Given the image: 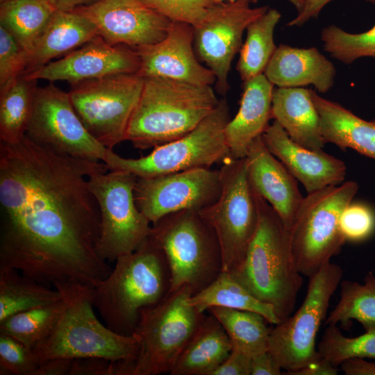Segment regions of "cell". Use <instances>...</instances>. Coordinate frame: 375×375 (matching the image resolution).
<instances>
[{
  "label": "cell",
  "mask_w": 375,
  "mask_h": 375,
  "mask_svg": "<svg viewBox=\"0 0 375 375\" xmlns=\"http://www.w3.org/2000/svg\"><path fill=\"white\" fill-rule=\"evenodd\" d=\"M103 162L58 153L26 135L0 142V267L49 287L76 282L94 287L112 268L96 251L98 203L90 175Z\"/></svg>",
  "instance_id": "6da1fadb"
},
{
  "label": "cell",
  "mask_w": 375,
  "mask_h": 375,
  "mask_svg": "<svg viewBox=\"0 0 375 375\" xmlns=\"http://www.w3.org/2000/svg\"><path fill=\"white\" fill-rule=\"evenodd\" d=\"M171 272L162 250L149 235L134 251L119 257L110 274L92 288V303L116 333H135L142 312L170 292Z\"/></svg>",
  "instance_id": "7a4b0ae2"
},
{
  "label": "cell",
  "mask_w": 375,
  "mask_h": 375,
  "mask_svg": "<svg viewBox=\"0 0 375 375\" xmlns=\"http://www.w3.org/2000/svg\"><path fill=\"white\" fill-rule=\"evenodd\" d=\"M255 195L258 227L242 262L231 274L256 299L272 305L281 322L294 311L302 275L288 231L270 204L256 191Z\"/></svg>",
  "instance_id": "3957f363"
},
{
  "label": "cell",
  "mask_w": 375,
  "mask_h": 375,
  "mask_svg": "<svg viewBox=\"0 0 375 375\" xmlns=\"http://www.w3.org/2000/svg\"><path fill=\"white\" fill-rule=\"evenodd\" d=\"M219 101L211 85L144 77L125 141L145 150L177 140L192 131Z\"/></svg>",
  "instance_id": "277c9868"
},
{
  "label": "cell",
  "mask_w": 375,
  "mask_h": 375,
  "mask_svg": "<svg viewBox=\"0 0 375 375\" xmlns=\"http://www.w3.org/2000/svg\"><path fill=\"white\" fill-rule=\"evenodd\" d=\"M64 307L51 333L33 350L39 363L56 359L100 358L112 362L135 359L140 338L115 333L97 319L92 303V287L76 282L56 283Z\"/></svg>",
  "instance_id": "5b68a950"
},
{
  "label": "cell",
  "mask_w": 375,
  "mask_h": 375,
  "mask_svg": "<svg viewBox=\"0 0 375 375\" xmlns=\"http://www.w3.org/2000/svg\"><path fill=\"white\" fill-rule=\"evenodd\" d=\"M192 289L183 285L144 310L135 333L140 347L135 360L114 362V375L171 373L205 315L190 303Z\"/></svg>",
  "instance_id": "8992f818"
},
{
  "label": "cell",
  "mask_w": 375,
  "mask_h": 375,
  "mask_svg": "<svg viewBox=\"0 0 375 375\" xmlns=\"http://www.w3.org/2000/svg\"><path fill=\"white\" fill-rule=\"evenodd\" d=\"M150 236L167 258L170 292L188 285L194 294L223 272L217 235L199 210H185L163 217L152 224Z\"/></svg>",
  "instance_id": "52a82bcc"
},
{
  "label": "cell",
  "mask_w": 375,
  "mask_h": 375,
  "mask_svg": "<svg viewBox=\"0 0 375 375\" xmlns=\"http://www.w3.org/2000/svg\"><path fill=\"white\" fill-rule=\"evenodd\" d=\"M225 98L192 131L157 146L148 155L124 158L111 150L104 162L108 170H122L137 178H153L196 167H210L231 158L225 138L229 120Z\"/></svg>",
  "instance_id": "ba28073f"
},
{
  "label": "cell",
  "mask_w": 375,
  "mask_h": 375,
  "mask_svg": "<svg viewBox=\"0 0 375 375\" xmlns=\"http://www.w3.org/2000/svg\"><path fill=\"white\" fill-rule=\"evenodd\" d=\"M358 190L355 181H346L308 194L290 229L292 253L299 273L310 277L339 253L346 240L340 218Z\"/></svg>",
  "instance_id": "9c48e42d"
},
{
  "label": "cell",
  "mask_w": 375,
  "mask_h": 375,
  "mask_svg": "<svg viewBox=\"0 0 375 375\" xmlns=\"http://www.w3.org/2000/svg\"><path fill=\"white\" fill-rule=\"evenodd\" d=\"M219 170L220 195L199 212L217 235L223 272L231 274L242 262L256 233L258 209L255 191L249 180L245 157L228 158Z\"/></svg>",
  "instance_id": "30bf717a"
},
{
  "label": "cell",
  "mask_w": 375,
  "mask_h": 375,
  "mask_svg": "<svg viewBox=\"0 0 375 375\" xmlns=\"http://www.w3.org/2000/svg\"><path fill=\"white\" fill-rule=\"evenodd\" d=\"M136 181L135 175L122 170L99 172L88 178L101 217L96 251L107 262L134 251L151 234V223L135 203Z\"/></svg>",
  "instance_id": "8fae6325"
},
{
  "label": "cell",
  "mask_w": 375,
  "mask_h": 375,
  "mask_svg": "<svg viewBox=\"0 0 375 375\" xmlns=\"http://www.w3.org/2000/svg\"><path fill=\"white\" fill-rule=\"evenodd\" d=\"M342 275L340 266L331 262L324 265L309 277L306 296L297 311L271 328L268 351L282 369L296 370L322 358L316 336Z\"/></svg>",
  "instance_id": "7c38bea8"
},
{
  "label": "cell",
  "mask_w": 375,
  "mask_h": 375,
  "mask_svg": "<svg viewBox=\"0 0 375 375\" xmlns=\"http://www.w3.org/2000/svg\"><path fill=\"white\" fill-rule=\"evenodd\" d=\"M143 85L144 77L138 74H118L72 85L68 93L88 131L112 150L125 141Z\"/></svg>",
  "instance_id": "4fadbf2b"
},
{
  "label": "cell",
  "mask_w": 375,
  "mask_h": 375,
  "mask_svg": "<svg viewBox=\"0 0 375 375\" xmlns=\"http://www.w3.org/2000/svg\"><path fill=\"white\" fill-rule=\"evenodd\" d=\"M26 135L58 153L93 161L104 162L111 151L88 131L69 93L51 82L37 88Z\"/></svg>",
  "instance_id": "5bb4252c"
},
{
  "label": "cell",
  "mask_w": 375,
  "mask_h": 375,
  "mask_svg": "<svg viewBox=\"0 0 375 375\" xmlns=\"http://www.w3.org/2000/svg\"><path fill=\"white\" fill-rule=\"evenodd\" d=\"M256 0L216 2L194 28L197 57L215 74L216 91H228V74L235 55L242 45V35L253 20L263 15L267 6L252 7Z\"/></svg>",
  "instance_id": "9a60e30c"
},
{
  "label": "cell",
  "mask_w": 375,
  "mask_h": 375,
  "mask_svg": "<svg viewBox=\"0 0 375 375\" xmlns=\"http://www.w3.org/2000/svg\"><path fill=\"white\" fill-rule=\"evenodd\" d=\"M219 170L196 167L153 178H137L134 196L138 209L151 224L185 210H199L221 193Z\"/></svg>",
  "instance_id": "2e32d148"
},
{
  "label": "cell",
  "mask_w": 375,
  "mask_h": 375,
  "mask_svg": "<svg viewBox=\"0 0 375 375\" xmlns=\"http://www.w3.org/2000/svg\"><path fill=\"white\" fill-rule=\"evenodd\" d=\"M73 10L88 18L109 44L132 49L160 42L172 24L142 0H99Z\"/></svg>",
  "instance_id": "e0dca14e"
},
{
  "label": "cell",
  "mask_w": 375,
  "mask_h": 375,
  "mask_svg": "<svg viewBox=\"0 0 375 375\" xmlns=\"http://www.w3.org/2000/svg\"><path fill=\"white\" fill-rule=\"evenodd\" d=\"M140 61L137 51L112 45L97 36L62 59L24 74L31 79L67 81L72 85L118 74H138Z\"/></svg>",
  "instance_id": "ac0fdd59"
},
{
  "label": "cell",
  "mask_w": 375,
  "mask_h": 375,
  "mask_svg": "<svg viewBox=\"0 0 375 375\" xmlns=\"http://www.w3.org/2000/svg\"><path fill=\"white\" fill-rule=\"evenodd\" d=\"M192 25L172 22L166 36L160 42L134 49L139 56L138 74L160 77L199 85H212L213 72L201 65L193 48Z\"/></svg>",
  "instance_id": "d6986e66"
},
{
  "label": "cell",
  "mask_w": 375,
  "mask_h": 375,
  "mask_svg": "<svg viewBox=\"0 0 375 375\" xmlns=\"http://www.w3.org/2000/svg\"><path fill=\"white\" fill-rule=\"evenodd\" d=\"M269 151L301 183L308 194L344 181L346 165L323 150H312L292 141L274 121L262 135Z\"/></svg>",
  "instance_id": "ffe728a7"
},
{
  "label": "cell",
  "mask_w": 375,
  "mask_h": 375,
  "mask_svg": "<svg viewBox=\"0 0 375 375\" xmlns=\"http://www.w3.org/2000/svg\"><path fill=\"white\" fill-rule=\"evenodd\" d=\"M245 158L252 188L270 204L289 231L303 199L297 180L269 151L262 135L252 141Z\"/></svg>",
  "instance_id": "44dd1931"
},
{
  "label": "cell",
  "mask_w": 375,
  "mask_h": 375,
  "mask_svg": "<svg viewBox=\"0 0 375 375\" xmlns=\"http://www.w3.org/2000/svg\"><path fill=\"white\" fill-rule=\"evenodd\" d=\"M336 69L317 48H299L280 44L264 74L276 88H304L312 85L319 93L334 84Z\"/></svg>",
  "instance_id": "7402d4cb"
},
{
  "label": "cell",
  "mask_w": 375,
  "mask_h": 375,
  "mask_svg": "<svg viewBox=\"0 0 375 375\" xmlns=\"http://www.w3.org/2000/svg\"><path fill=\"white\" fill-rule=\"evenodd\" d=\"M239 110L225 128V138L232 158L246 157L250 144L261 136L272 118L274 85L264 74L243 82Z\"/></svg>",
  "instance_id": "603a6c76"
},
{
  "label": "cell",
  "mask_w": 375,
  "mask_h": 375,
  "mask_svg": "<svg viewBox=\"0 0 375 375\" xmlns=\"http://www.w3.org/2000/svg\"><path fill=\"white\" fill-rule=\"evenodd\" d=\"M99 36L94 24L76 10H56L27 54L24 74H29L60 55L69 53Z\"/></svg>",
  "instance_id": "cb8c5ba5"
},
{
  "label": "cell",
  "mask_w": 375,
  "mask_h": 375,
  "mask_svg": "<svg viewBox=\"0 0 375 375\" xmlns=\"http://www.w3.org/2000/svg\"><path fill=\"white\" fill-rule=\"evenodd\" d=\"M271 116L294 142L312 150H322L325 143L320 118L310 89L274 88Z\"/></svg>",
  "instance_id": "d4e9b609"
},
{
  "label": "cell",
  "mask_w": 375,
  "mask_h": 375,
  "mask_svg": "<svg viewBox=\"0 0 375 375\" xmlns=\"http://www.w3.org/2000/svg\"><path fill=\"white\" fill-rule=\"evenodd\" d=\"M310 93L319 115L324 143L334 144L342 150L350 148L375 160V125L316 91L310 90Z\"/></svg>",
  "instance_id": "484cf974"
},
{
  "label": "cell",
  "mask_w": 375,
  "mask_h": 375,
  "mask_svg": "<svg viewBox=\"0 0 375 375\" xmlns=\"http://www.w3.org/2000/svg\"><path fill=\"white\" fill-rule=\"evenodd\" d=\"M229 338L212 315L204 316L177 360L171 375H211L232 351Z\"/></svg>",
  "instance_id": "4316f807"
},
{
  "label": "cell",
  "mask_w": 375,
  "mask_h": 375,
  "mask_svg": "<svg viewBox=\"0 0 375 375\" xmlns=\"http://www.w3.org/2000/svg\"><path fill=\"white\" fill-rule=\"evenodd\" d=\"M56 288L46 286L17 269L0 267V322L17 313L58 302Z\"/></svg>",
  "instance_id": "83f0119b"
},
{
  "label": "cell",
  "mask_w": 375,
  "mask_h": 375,
  "mask_svg": "<svg viewBox=\"0 0 375 375\" xmlns=\"http://www.w3.org/2000/svg\"><path fill=\"white\" fill-rule=\"evenodd\" d=\"M37 81L21 74L0 87V142L13 144L25 136Z\"/></svg>",
  "instance_id": "f1b7e54d"
},
{
  "label": "cell",
  "mask_w": 375,
  "mask_h": 375,
  "mask_svg": "<svg viewBox=\"0 0 375 375\" xmlns=\"http://www.w3.org/2000/svg\"><path fill=\"white\" fill-rule=\"evenodd\" d=\"M190 301L202 313L211 307H224L259 313L272 324L281 322L272 305L256 299L226 272H222L209 285L193 294Z\"/></svg>",
  "instance_id": "f546056e"
},
{
  "label": "cell",
  "mask_w": 375,
  "mask_h": 375,
  "mask_svg": "<svg viewBox=\"0 0 375 375\" xmlns=\"http://www.w3.org/2000/svg\"><path fill=\"white\" fill-rule=\"evenodd\" d=\"M281 18L274 8L268 10L249 24L245 41L240 50L236 69L243 82L264 72L276 51L274 29Z\"/></svg>",
  "instance_id": "4dcf8cb0"
},
{
  "label": "cell",
  "mask_w": 375,
  "mask_h": 375,
  "mask_svg": "<svg viewBox=\"0 0 375 375\" xmlns=\"http://www.w3.org/2000/svg\"><path fill=\"white\" fill-rule=\"evenodd\" d=\"M48 0H9L0 3V26L27 53L56 12Z\"/></svg>",
  "instance_id": "1f68e13d"
},
{
  "label": "cell",
  "mask_w": 375,
  "mask_h": 375,
  "mask_svg": "<svg viewBox=\"0 0 375 375\" xmlns=\"http://www.w3.org/2000/svg\"><path fill=\"white\" fill-rule=\"evenodd\" d=\"M208 312L222 325L233 349L250 357L268 351L270 328L260 314L243 310L214 306Z\"/></svg>",
  "instance_id": "d6a6232c"
},
{
  "label": "cell",
  "mask_w": 375,
  "mask_h": 375,
  "mask_svg": "<svg viewBox=\"0 0 375 375\" xmlns=\"http://www.w3.org/2000/svg\"><path fill=\"white\" fill-rule=\"evenodd\" d=\"M340 299L325 320V325L350 328L351 321L359 322L365 331L375 329V274L369 272L362 283L340 282Z\"/></svg>",
  "instance_id": "836d02e7"
},
{
  "label": "cell",
  "mask_w": 375,
  "mask_h": 375,
  "mask_svg": "<svg viewBox=\"0 0 375 375\" xmlns=\"http://www.w3.org/2000/svg\"><path fill=\"white\" fill-rule=\"evenodd\" d=\"M64 307V301L13 315L0 322V333L22 342L32 351L51 334Z\"/></svg>",
  "instance_id": "e575fe53"
},
{
  "label": "cell",
  "mask_w": 375,
  "mask_h": 375,
  "mask_svg": "<svg viewBox=\"0 0 375 375\" xmlns=\"http://www.w3.org/2000/svg\"><path fill=\"white\" fill-rule=\"evenodd\" d=\"M317 345L319 356L338 367L350 358L375 360V329L354 338L343 335L337 325H327Z\"/></svg>",
  "instance_id": "d590c367"
},
{
  "label": "cell",
  "mask_w": 375,
  "mask_h": 375,
  "mask_svg": "<svg viewBox=\"0 0 375 375\" xmlns=\"http://www.w3.org/2000/svg\"><path fill=\"white\" fill-rule=\"evenodd\" d=\"M324 50L341 62L350 65L359 58H375V24L360 33H351L335 25L322 30Z\"/></svg>",
  "instance_id": "8d00e7d4"
},
{
  "label": "cell",
  "mask_w": 375,
  "mask_h": 375,
  "mask_svg": "<svg viewBox=\"0 0 375 375\" xmlns=\"http://www.w3.org/2000/svg\"><path fill=\"white\" fill-rule=\"evenodd\" d=\"M39 365L31 349L11 336L0 333L1 375H34Z\"/></svg>",
  "instance_id": "74e56055"
},
{
  "label": "cell",
  "mask_w": 375,
  "mask_h": 375,
  "mask_svg": "<svg viewBox=\"0 0 375 375\" xmlns=\"http://www.w3.org/2000/svg\"><path fill=\"white\" fill-rule=\"evenodd\" d=\"M147 6L171 22L194 26L204 17L216 0H142Z\"/></svg>",
  "instance_id": "f35d334b"
},
{
  "label": "cell",
  "mask_w": 375,
  "mask_h": 375,
  "mask_svg": "<svg viewBox=\"0 0 375 375\" xmlns=\"http://www.w3.org/2000/svg\"><path fill=\"white\" fill-rule=\"evenodd\" d=\"M340 228L346 241L362 242L375 231V214L365 204L350 203L340 216Z\"/></svg>",
  "instance_id": "ab89813d"
},
{
  "label": "cell",
  "mask_w": 375,
  "mask_h": 375,
  "mask_svg": "<svg viewBox=\"0 0 375 375\" xmlns=\"http://www.w3.org/2000/svg\"><path fill=\"white\" fill-rule=\"evenodd\" d=\"M27 53L12 35L0 26V87L24 74Z\"/></svg>",
  "instance_id": "60d3db41"
},
{
  "label": "cell",
  "mask_w": 375,
  "mask_h": 375,
  "mask_svg": "<svg viewBox=\"0 0 375 375\" xmlns=\"http://www.w3.org/2000/svg\"><path fill=\"white\" fill-rule=\"evenodd\" d=\"M69 375H113V362L100 358H76Z\"/></svg>",
  "instance_id": "b9f144b4"
},
{
  "label": "cell",
  "mask_w": 375,
  "mask_h": 375,
  "mask_svg": "<svg viewBox=\"0 0 375 375\" xmlns=\"http://www.w3.org/2000/svg\"><path fill=\"white\" fill-rule=\"evenodd\" d=\"M251 362V357L232 349L228 357L211 375H250Z\"/></svg>",
  "instance_id": "7bdbcfd3"
},
{
  "label": "cell",
  "mask_w": 375,
  "mask_h": 375,
  "mask_svg": "<svg viewBox=\"0 0 375 375\" xmlns=\"http://www.w3.org/2000/svg\"><path fill=\"white\" fill-rule=\"evenodd\" d=\"M333 0H306L302 10L289 23L288 26H301L312 18H317L323 8ZM375 4V0H365Z\"/></svg>",
  "instance_id": "ee69618b"
},
{
  "label": "cell",
  "mask_w": 375,
  "mask_h": 375,
  "mask_svg": "<svg viewBox=\"0 0 375 375\" xmlns=\"http://www.w3.org/2000/svg\"><path fill=\"white\" fill-rule=\"evenodd\" d=\"M281 367L269 351L251 358L250 375H280Z\"/></svg>",
  "instance_id": "f6af8a7d"
},
{
  "label": "cell",
  "mask_w": 375,
  "mask_h": 375,
  "mask_svg": "<svg viewBox=\"0 0 375 375\" xmlns=\"http://www.w3.org/2000/svg\"><path fill=\"white\" fill-rule=\"evenodd\" d=\"M338 369L328 360L321 358L296 370L286 371L288 375H337Z\"/></svg>",
  "instance_id": "bcb514c9"
},
{
  "label": "cell",
  "mask_w": 375,
  "mask_h": 375,
  "mask_svg": "<svg viewBox=\"0 0 375 375\" xmlns=\"http://www.w3.org/2000/svg\"><path fill=\"white\" fill-rule=\"evenodd\" d=\"M73 360L56 358L44 361L40 363L34 375H69Z\"/></svg>",
  "instance_id": "7dc6e473"
},
{
  "label": "cell",
  "mask_w": 375,
  "mask_h": 375,
  "mask_svg": "<svg viewBox=\"0 0 375 375\" xmlns=\"http://www.w3.org/2000/svg\"><path fill=\"white\" fill-rule=\"evenodd\" d=\"M341 370L346 375H375V363L363 358H350L340 365Z\"/></svg>",
  "instance_id": "c3c4849f"
},
{
  "label": "cell",
  "mask_w": 375,
  "mask_h": 375,
  "mask_svg": "<svg viewBox=\"0 0 375 375\" xmlns=\"http://www.w3.org/2000/svg\"><path fill=\"white\" fill-rule=\"evenodd\" d=\"M56 10L69 11L89 6L99 0H48Z\"/></svg>",
  "instance_id": "681fc988"
},
{
  "label": "cell",
  "mask_w": 375,
  "mask_h": 375,
  "mask_svg": "<svg viewBox=\"0 0 375 375\" xmlns=\"http://www.w3.org/2000/svg\"><path fill=\"white\" fill-rule=\"evenodd\" d=\"M235 0H216L217 2H222V1H232ZM289 1L297 10V12H300L306 0H287Z\"/></svg>",
  "instance_id": "f907efd6"
},
{
  "label": "cell",
  "mask_w": 375,
  "mask_h": 375,
  "mask_svg": "<svg viewBox=\"0 0 375 375\" xmlns=\"http://www.w3.org/2000/svg\"><path fill=\"white\" fill-rule=\"evenodd\" d=\"M372 122L375 125V119L372 120Z\"/></svg>",
  "instance_id": "816d5d0a"
},
{
  "label": "cell",
  "mask_w": 375,
  "mask_h": 375,
  "mask_svg": "<svg viewBox=\"0 0 375 375\" xmlns=\"http://www.w3.org/2000/svg\"><path fill=\"white\" fill-rule=\"evenodd\" d=\"M9 1V0H0V2H3V1Z\"/></svg>",
  "instance_id": "f5cc1de1"
}]
</instances>
